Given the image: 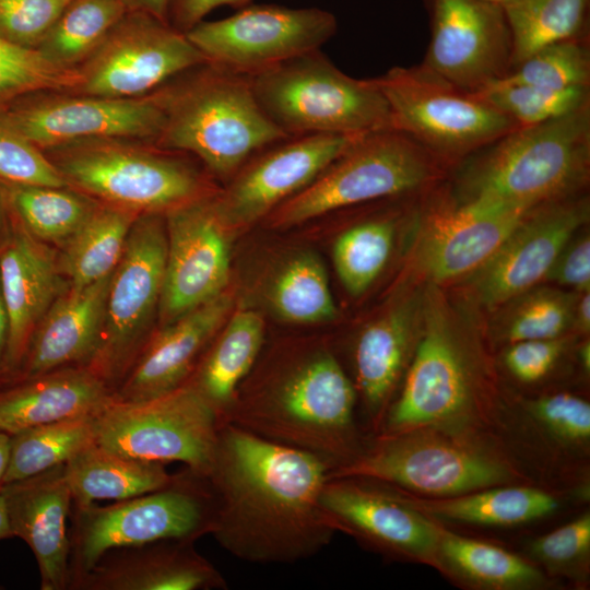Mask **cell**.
I'll use <instances>...</instances> for the list:
<instances>
[{
    "label": "cell",
    "mask_w": 590,
    "mask_h": 590,
    "mask_svg": "<svg viewBox=\"0 0 590 590\" xmlns=\"http://www.w3.org/2000/svg\"><path fill=\"white\" fill-rule=\"evenodd\" d=\"M330 471L314 455L223 423L204 475L215 503L211 535L253 564L316 555L335 533L320 506Z\"/></svg>",
    "instance_id": "obj_1"
},
{
    "label": "cell",
    "mask_w": 590,
    "mask_h": 590,
    "mask_svg": "<svg viewBox=\"0 0 590 590\" xmlns=\"http://www.w3.org/2000/svg\"><path fill=\"white\" fill-rule=\"evenodd\" d=\"M356 405L354 382L321 346L292 354L262 373L251 369L223 423L314 455L334 471L354 460L367 441Z\"/></svg>",
    "instance_id": "obj_2"
},
{
    "label": "cell",
    "mask_w": 590,
    "mask_h": 590,
    "mask_svg": "<svg viewBox=\"0 0 590 590\" xmlns=\"http://www.w3.org/2000/svg\"><path fill=\"white\" fill-rule=\"evenodd\" d=\"M164 122L155 145L194 155L222 180L286 137L263 113L249 76L204 62L154 91Z\"/></svg>",
    "instance_id": "obj_3"
},
{
    "label": "cell",
    "mask_w": 590,
    "mask_h": 590,
    "mask_svg": "<svg viewBox=\"0 0 590 590\" xmlns=\"http://www.w3.org/2000/svg\"><path fill=\"white\" fill-rule=\"evenodd\" d=\"M590 168V104L518 127L459 163L451 193L534 208L579 193Z\"/></svg>",
    "instance_id": "obj_4"
},
{
    "label": "cell",
    "mask_w": 590,
    "mask_h": 590,
    "mask_svg": "<svg viewBox=\"0 0 590 590\" xmlns=\"http://www.w3.org/2000/svg\"><path fill=\"white\" fill-rule=\"evenodd\" d=\"M423 315L401 392L377 434L421 428L474 434L492 418L481 357L437 305H427Z\"/></svg>",
    "instance_id": "obj_5"
},
{
    "label": "cell",
    "mask_w": 590,
    "mask_h": 590,
    "mask_svg": "<svg viewBox=\"0 0 590 590\" xmlns=\"http://www.w3.org/2000/svg\"><path fill=\"white\" fill-rule=\"evenodd\" d=\"M249 80L261 109L286 135H358L394 129L376 78L350 76L321 49Z\"/></svg>",
    "instance_id": "obj_6"
},
{
    "label": "cell",
    "mask_w": 590,
    "mask_h": 590,
    "mask_svg": "<svg viewBox=\"0 0 590 590\" xmlns=\"http://www.w3.org/2000/svg\"><path fill=\"white\" fill-rule=\"evenodd\" d=\"M473 434L421 428L376 434L332 476L380 481L420 497H449L511 484L519 473L503 455L481 446Z\"/></svg>",
    "instance_id": "obj_7"
},
{
    "label": "cell",
    "mask_w": 590,
    "mask_h": 590,
    "mask_svg": "<svg viewBox=\"0 0 590 590\" xmlns=\"http://www.w3.org/2000/svg\"><path fill=\"white\" fill-rule=\"evenodd\" d=\"M442 162L408 134L386 129L357 135L306 188L267 217L290 227L326 214L429 187Z\"/></svg>",
    "instance_id": "obj_8"
},
{
    "label": "cell",
    "mask_w": 590,
    "mask_h": 590,
    "mask_svg": "<svg viewBox=\"0 0 590 590\" xmlns=\"http://www.w3.org/2000/svg\"><path fill=\"white\" fill-rule=\"evenodd\" d=\"M73 507L69 588L111 550L211 534L215 515L206 477L188 468L160 489L107 506Z\"/></svg>",
    "instance_id": "obj_9"
},
{
    "label": "cell",
    "mask_w": 590,
    "mask_h": 590,
    "mask_svg": "<svg viewBox=\"0 0 590 590\" xmlns=\"http://www.w3.org/2000/svg\"><path fill=\"white\" fill-rule=\"evenodd\" d=\"M51 150L49 160L71 188L138 214H164L216 191L193 166L164 149L94 139Z\"/></svg>",
    "instance_id": "obj_10"
},
{
    "label": "cell",
    "mask_w": 590,
    "mask_h": 590,
    "mask_svg": "<svg viewBox=\"0 0 590 590\" xmlns=\"http://www.w3.org/2000/svg\"><path fill=\"white\" fill-rule=\"evenodd\" d=\"M399 130L442 163H460L518 128L509 117L422 64L393 67L376 78Z\"/></svg>",
    "instance_id": "obj_11"
},
{
    "label": "cell",
    "mask_w": 590,
    "mask_h": 590,
    "mask_svg": "<svg viewBox=\"0 0 590 590\" xmlns=\"http://www.w3.org/2000/svg\"><path fill=\"white\" fill-rule=\"evenodd\" d=\"M96 444L149 462H180L205 475L223 424L196 387L186 381L162 396L113 400L95 415Z\"/></svg>",
    "instance_id": "obj_12"
},
{
    "label": "cell",
    "mask_w": 590,
    "mask_h": 590,
    "mask_svg": "<svg viewBox=\"0 0 590 590\" xmlns=\"http://www.w3.org/2000/svg\"><path fill=\"white\" fill-rule=\"evenodd\" d=\"M166 255L164 214L139 215L113 271L101 345L88 365L113 391L153 334L151 328L158 314Z\"/></svg>",
    "instance_id": "obj_13"
},
{
    "label": "cell",
    "mask_w": 590,
    "mask_h": 590,
    "mask_svg": "<svg viewBox=\"0 0 590 590\" xmlns=\"http://www.w3.org/2000/svg\"><path fill=\"white\" fill-rule=\"evenodd\" d=\"M338 31L330 11L248 4L231 16L202 21L186 33L210 63L252 76L321 49Z\"/></svg>",
    "instance_id": "obj_14"
},
{
    "label": "cell",
    "mask_w": 590,
    "mask_h": 590,
    "mask_svg": "<svg viewBox=\"0 0 590 590\" xmlns=\"http://www.w3.org/2000/svg\"><path fill=\"white\" fill-rule=\"evenodd\" d=\"M206 62L182 33L141 11H128L79 68L81 95L133 98Z\"/></svg>",
    "instance_id": "obj_15"
},
{
    "label": "cell",
    "mask_w": 590,
    "mask_h": 590,
    "mask_svg": "<svg viewBox=\"0 0 590 590\" xmlns=\"http://www.w3.org/2000/svg\"><path fill=\"white\" fill-rule=\"evenodd\" d=\"M216 191L164 213L167 255L160 328L225 292L234 231L217 210Z\"/></svg>",
    "instance_id": "obj_16"
},
{
    "label": "cell",
    "mask_w": 590,
    "mask_h": 590,
    "mask_svg": "<svg viewBox=\"0 0 590 590\" xmlns=\"http://www.w3.org/2000/svg\"><path fill=\"white\" fill-rule=\"evenodd\" d=\"M322 512L337 531L382 555L436 567L438 522L412 507L387 483L358 476L328 477Z\"/></svg>",
    "instance_id": "obj_17"
},
{
    "label": "cell",
    "mask_w": 590,
    "mask_h": 590,
    "mask_svg": "<svg viewBox=\"0 0 590 590\" xmlns=\"http://www.w3.org/2000/svg\"><path fill=\"white\" fill-rule=\"evenodd\" d=\"M430 40L423 62L453 85L476 92L512 68L511 33L500 3L423 0Z\"/></svg>",
    "instance_id": "obj_18"
},
{
    "label": "cell",
    "mask_w": 590,
    "mask_h": 590,
    "mask_svg": "<svg viewBox=\"0 0 590 590\" xmlns=\"http://www.w3.org/2000/svg\"><path fill=\"white\" fill-rule=\"evenodd\" d=\"M356 137L290 135L267 145L216 191L221 216L233 231L267 217L306 188Z\"/></svg>",
    "instance_id": "obj_19"
},
{
    "label": "cell",
    "mask_w": 590,
    "mask_h": 590,
    "mask_svg": "<svg viewBox=\"0 0 590 590\" xmlns=\"http://www.w3.org/2000/svg\"><path fill=\"white\" fill-rule=\"evenodd\" d=\"M589 215V200L579 193L532 208L497 250L469 274L477 300L495 308L534 287Z\"/></svg>",
    "instance_id": "obj_20"
},
{
    "label": "cell",
    "mask_w": 590,
    "mask_h": 590,
    "mask_svg": "<svg viewBox=\"0 0 590 590\" xmlns=\"http://www.w3.org/2000/svg\"><path fill=\"white\" fill-rule=\"evenodd\" d=\"M164 122L153 93L133 98L81 95L48 97L0 113V123L38 148L94 139L140 138L155 142Z\"/></svg>",
    "instance_id": "obj_21"
},
{
    "label": "cell",
    "mask_w": 590,
    "mask_h": 590,
    "mask_svg": "<svg viewBox=\"0 0 590 590\" xmlns=\"http://www.w3.org/2000/svg\"><path fill=\"white\" fill-rule=\"evenodd\" d=\"M532 208L442 194L427 212L417 249L423 274L434 283L469 275L502 245Z\"/></svg>",
    "instance_id": "obj_22"
},
{
    "label": "cell",
    "mask_w": 590,
    "mask_h": 590,
    "mask_svg": "<svg viewBox=\"0 0 590 590\" xmlns=\"http://www.w3.org/2000/svg\"><path fill=\"white\" fill-rule=\"evenodd\" d=\"M13 536L33 552L42 590H67L70 580L68 518L72 494L64 464L1 485Z\"/></svg>",
    "instance_id": "obj_23"
},
{
    "label": "cell",
    "mask_w": 590,
    "mask_h": 590,
    "mask_svg": "<svg viewBox=\"0 0 590 590\" xmlns=\"http://www.w3.org/2000/svg\"><path fill=\"white\" fill-rule=\"evenodd\" d=\"M234 306L223 292L215 298L163 326L152 334L114 391V400L138 402L167 393L185 384L210 341Z\"/></svg>",
    "instance_id": "obj_24"
},
{
    "label": "cell",
    "mask_w": 590,
    "mask_h": 590,
    "mask_svg": "<svg viewBox=\"0 0 590 590\" xmlns=\"http://www.w3.org/2000/svg\"><path fill=\"white\" fill-rule=\"evenodd\" d=\"M68 287L57 256L12 216L10 234L0 248V288L9 318L0 384L15 373L37 324Z\"/></svg>",
    "instance_id": "obj_25"
},
{
    "label": "cell",
    "mask_w": 590,
    "mask_h": 590,
    "mask_svg": "<svg viewBox=\"0 0 590 590\" xmlns=\"http://www.w3.org/2000/svg\"><path fill=\"white\" fill-rule=\"evenodd\" d=\"M227 581L194 541L161 540L111 550L69 589L225 590Z\"/></svg>",
    "instance_id": "obj_26"
},
{
    "label": "cell",
    "mask_w": 590,
    "mask_h": 590,
    "mask_svg": "<svg viewBox=\"0 0 590 590\" xmlns=\"http://www.w3.org/2000/svg\"><path fill=\"white\" fill-rule=\"evenodd\" d=\"M111 274L86 286H69L54 302L34 330L17 369L4 382L64 367H88L102 341Z\"/></svg>",
    "instance_id": "obj_27"
},
{
    "label": "cell",
    "mask_w": 590,
    "mask_h": 590,
    "mask_svg": "<svg viewBox=\"0 0 590 590\" xmlns=\"http://www.w3.org/2000/svg\"><path fill=\"white\" fill-rule=\"evenodd\" d=\"M114 400L113 389L90 367L59 368L0 385V433L94 415Z\"/></svg>",
    "instance_id": "obj_28"
},
{
    "label": "cell",
    "mask_w": 590,
    "mask_h": 590,
    "mask_svg": "<svg viewBox=\"0 0 590 590\" xmlns=\"http://www.w3.org/2000/svg\"><path fill=\"white\" fill-rule=\"evenodd\" d=\"M420 303L411 298L368 323L353 352L355 389L374 435L415 349Z\"/></svg>",
    "instance_id": "obj_29"
},
{
    "label": "cell",
    "mask_w": 590,
    "mask_h": 590,
    "mask_svg": "<svg viewBox=\"0 0 590 590\" xmlns=\"http://www.w3.org/2000/svg\"><path fill=\"white\" fill-rule=\"evenodd\" d=\"M401 492L412 507L437 522L511 527L544 518L559 507L557 497L548 492L510 484L439 498Z\"/></svg>",
    "instance_id": "obj_30"
},
{
    "label": "cell",
    "mask_w": 590,
    "mask_h": 590,
    "mask_svg": "<svg viewBox=\"0 0 590 590\" xmlns=\"http://www.w3.org/2000/svg\"><path fill=\"white\" fill-rule=\"evenodd\" d=\"M214 343L203 353L190 381L223 423L241 381L260 356L264 322L255 310L231 314Z\"/></svg>",
    "instance_id": "obj_31"
},
{
    "label": "cell",
    "mask_w": 590,
    "mask_h": 590,
    "mask_svg": "<svg viewBox=\"0 0 590 590\" xmlns=\"http://www.w3.org/2000/svg\"><path fill=\"white\" fill-rule=\"evenodd\" d=\"M73 506L123 500L168 485L165 464L133 459L94 442L64 463Z\"/></svg>",
    "instance_id": "obj_32"
},
{
    "label": "cell",
    "mask_w": 590,
    "mask_h": 590,
    "mask_svg": "<svg viewBox=\"0 0 590 590\" xmlns=\"http://www.w3.org/2000/svg\"><path fill=\"white\" fill-rule=\"evenodd\" d=\"M436 567L447 576L482 589H533L545 583L530 562L499 546L456 534L438 524Z\"/></svg>",
    "instance_id": "obj_33"
},
{
    "label": "cell",
    "mask_w": 590,
    "mask_h": 590,
    "mask_svg": "<svg viewBox=\"0 0 590 590\" xmlns=\"http://www.w3.org/2000/svg\"><path fill=\"white\" fill-rule=\"evenodd\" d=\"M139 215L98 202L57 256L59 271L69 286H86L115 270Z\"/></svg>",
    "instance_id": "obj_34"
},
{
    "label": "cell",
    "mask_w": 590,
    "mask_h": 590,
    "mask_svg": "<svg viewBox=\"0 0 590 590\" xmlns=\"http://www.w3.org/2000/svg\"><path fill=\"white\" fill-rule=\"evenodd\" d=\"M1 184L11 215L46 245L61 247L98 204L71 187Z\"/></svg>",
    "instance_id": "obj_35"
},
{
    "label": "cell",
    "mask_w": 590,
    "mask_h": 590,
    "mask_svg": "<svg viewBox=\"0 0 590 590\" xmlns=\"http://www.w3.org/2000/svg\"><path fill=\"white\" fill-rule=\"evenodd\" d=\"M590 0H504L512 39V68L536 50L589 35Z\"/></svg>",
    "instance_id": "obj_36"
},
{
    "label": "cell",
    "mask_w": 590,
    "mask_h": 590,
    "mask_svg": "<svg viewBox=\"0 0 590 590\" xmlns=\"http://www.w3.org/2000/svg\"><path fill=\"white\" fill-rule=\"evenodd\" d=\"M95 415L46 423L11 435L3 484L64 464L96 442Z\"/></svg>",
    "instance_id": "obj_37"
},
{
    "label": "cell",
    "mask_w": 590,
    "mask_h": 590,
    "mask_svg": "<svg viewBox=\"0 0 590 590\" xmlns=\"http://www.w3.org/2000/svg\"><path fill=\"white\" fill-rule=\"evenodd\" d=\"M268 299L278 317L294 324H316L338 315L326 268L312 252L297 253L282 264Z\"/></svg>",
    "instance_id": "obj_38"
},
{
    "label": "cell",
    "mask_w": 590,
    "mask_h": 590,
    "mask_svg": "<svg viewBox=\"0 0 590 590\" xmlns=\"http://www.w3.org/2000/svg\"><path fill=\"white\" fill-rule=\"evenodd\" d=\"M129 11L125 0H71L37 46L54 63L85 61Z\"/></svg>",
    "instance_id": "obj_39"
},
{
    "label": "cell",
    "mask_w": 590,
    "mask_h": 590,
    "mask_svg": "<svg viewBox=\"0 0 590 590\" xmlns=\"http://www.w3.org/2000/svg\"><path fill=\"white\" fill-rule=\"evenodd\" d=\"M577 296L555 287H532L505 303L495 321L500 341L556 339L573 327Z\"/></svg>",
    "instance_id": "obj_40"
},
{
    "label": "cell",
    "mask_w": 590,
    "mask_h": 590,
    "mask_svg": "<svg viewBox=\"0 0 590 590\" xmlns=\"http://www.w3.org/2000/svg\"><path fill=\"white\" fill-rule=\"evenodd\" d=\"M394 232L392 217H378L354 224L338 236L333 263L351 295H362L382 272L393 248Z\"/></svg>",
    "instance_id": "obj_41"
},
{
    "label": "cell",
    "mask_w": 590,
    "mask_h": 590,
    "mask_svg": "<svg viewBox=\"0 0 590 590\" xmlns=\"http://www.w3.org/2000/svg\"><path fill=\"white\" fill-rule=\"evenodd\" d=\"M474 93L519 127L542 123L590 104V87L555 90L495 81Z\"/></svg>",
    "instance_id": "obj_42"
},
{
    "label": "cell",
    "mask_w": 590,
    "mask_h": 590,
    "mask_svg": "<svg viewBox=\"0 0 590 590\" xmlns=\"http://www.w3.org/2000/svg\"><path fill=\"white\" fill-rule=\"evenodd\" d=\"M555 90L590 87L589 35L550 44L498 80Z\"/></svg>",
    "instance_id": "obj_43"
},
{
    "label": "cell",
    "mask_w": 590,
    "mask_h": 590,
    "mask_svg": "<svg viewBox=\"0 0 590 590\" xmlns=\"http://www.w3.org/2000/svg\"><path fill=\"white\" fill-rule=\"evenodd\" d=\"M78 68L50 61L37 48L24 47L0 37V104L38 91H74Z\"/></svg>",
    "instance_id": "obj_44"
},
{
    "label": "cell",
    "mask_w": 590,
    "mask_h": 590,
    "mask_svg": "<svg viewBox=\"0 0 590 590\" xmlns=\"http://www.w3.org/2000/svg\"><path fill=\"white\" fill-rule=\"evenodd\" d=\"M530 417L555 441L585 448L590 440V404L583 398L556 392L526 402Z\"/></svg>",
    "instance_id": "obj_45"
},
{
    "label": "cell",
    "mask_w": 590,
    "mask_h": 590,
    "mask_svg": "<svg viewBox=\"0 0 590 590\" xmlns=\"http://www.w3.org/2000/svg\"><path fill=\"white\" fill-rule=\"evenodd\" d=\"M0 181L26 186L70 187L38 146L1 123Z\"/></svg>",
    "instance_id": "obj_46"
},
{
    "label": "cell",
    "mask_w": 590,
    "mask_h": 590,
    "mask_svg": "<svg viewBox=\"0 0 590 590\" xmlns=\"http://www.w3.org/2000/svg\"><path fill=\"white\" fill-rule=\"evenodd\" d=\"M71 0H0V37L37 47Z\"/></svg>",
    "instance_id": "obj_47"
},
{
    "label": "cell",
    "mask_w": 590,
    "mask_h": 590,
    "mask_svg": "<svg viewBox=\"0 0 590 590\" xmlns=\"http://www.w3.org/2000/svg\"><path fill=\"white\" fill-rule=\"evenodd\" d=\"M530 552L545 567L567 573L586 564L590 553V515L575 520L532 541Z\"/></svg>",
    "instance_id": "obj_48"
},
{
    "label": "cell",
    "mask_w": 590,
    "mask_h": 590,
    "mask_svg": "<svg viewBox=\"0 0 590 590\" xmlns=\"http://www.w3.org/2000/svg\"><path fill=\"white\" fill-rule=\"evenodd\" d=\"M565 347L563 337L518 341L508 344L503 353V363L516 379L532 384L551 373Z\"/></svg>",
    "instance_id": "obj_49"
},
{
    "label": "cell",
    "mask_w": 590,
    "mask_h": 590,
    "mask_svg": "<svg viewBox=\"0 0 590 590\" xmlns=\"http://www.w3.org/2000/svg\"><path fill=\"white\" fill-rule=\"evenodd\" d=\"M576 234L562 249L545 279L582 293L590 291V236Z\"/></svg>",
    "instance_id": "obj_50"
},
{
    "label": "cell",
    "mask_w": 590,
    "mask_h": 590,
    "mask_svg": "<svg viewBox=\"0 0 590 590\" xmlns=\"http://www.w3.org/2000/svg\"><path fill=\"white\" fill-rule=\"evenodd\" d=\"M252 0H168L167 23L174 28L187 33L193 26L204 21L214 9L231 7L241 9Z\"/></svg>",
    "instance_id": "obj_51"
},
{
    "label": "cell",
    "mask_w": 590,
    "mask_h": 590,
    "mask_svg": "<svg viewBox=\"0 0 590 590\" xmlns=\"http://www.w3.org/2000/svg\"><path fill=\"white\" fill-rule=\"evenodd\" d=\"M574 309L573 327L582 333L590 330V291L579 293Z\"/></svg>",
    "instance_id": "obj_52"
},
{
    "label": "cell",
    "mask_w": 590,
    "mask_h": 590,
    "mask_svg": "<svg viewBox=\"0 0 590 590\" xmlns=\"http://www.w3.org/2000/svg\"><path fill=\"white\" fill-rule=\"evenodd\" d=\"M129 11H141L167 22L168 0H125Z\"/></svg>",
    "instance_id": "obj_53"
},
{
    "label": "cell",
    "mask_w": 590,
    "mask_h": 590,
    "mask_svg": "<svg viewBox=\"0 0 590 590\" xmlns=\"http://www.w3.org/2000/svg\"><path fill=\"white\" fill-rule=\"evenodd\" d=\"M9 343V318L0 288V378L3 373Z\"/></svg>",
    "instance_id": "obj_54"
},
{
    "label": "cell",
    "mask_w": 590,
    "mask_h": 590,
    "mask_svg": "<svg viewBox=\"0 0 590 590\" xmlns=\"http://www.w3.org/2000/svg\"><path fill=\"white\" fill-rule=\"evenodd\" d=\"M12 226V216L0 181V248L7 240Z\"/></svg>",
    "instance_id": "obj_55"
},
{
    "label": "cell",
    "mask_w": 590,
    "mask_h": 590,
    "mask_svg": "<svg viewBox=\"0 0 590 590\" xmlns=\"http://www.w3.org/2000/svg\"><path fill=\"white\" fill-rule=\"evenodd\" d=\"M11 436L0 433V487L3 484L4 475L9 464Z\"/></svg>",
    "instance_id": "obj_56"
},
{
    "label": "cell",
    "mask_w": 590,
    "mask_h": 590,
    "mask_svg": "<svg viewBox=\"0 0 590 590\" xmlns=\"http://www.w3.org/2000/svg\"><path fill=\"white\" fill-rule=\"evenodd\" d=\"M10 538H13V534L9 523L5 503L2 494L0 493V540Z\"/></svg>",
    "instance_id": "obj_57"
},
{
    "label": "cell",
    "mask_w": 590,
    "mask_h": 590,
    "mask_svg": "<svg viewBox=\"0 0 590 590\" xmlns=\"http://www.w3.org/2000/svg\"><path fill=\"white\" fill-rule=\"evenodd\" d=\"M579 358L585 370L590 368V345L589 342L583 343L579 349Z\"/></svg>",
    "instance_id": "obj_58"
},
{
    "label": "cell",
    "mask_w": 590,
    "mask_h": 590,
    "mask_svg": "<svg viewBox=\"0 0 590 590\" xmlns=\"http://www.w3.org/2000/svg\"><path fill=\"white\" fill-rule=\"evenodd\" d=\"M485 1L502 3L504 0H485Z\"/></svg>",
    "instance_id": "obj_59"
}]
</instances>
